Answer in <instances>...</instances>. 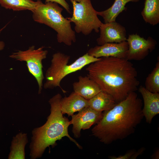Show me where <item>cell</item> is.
Returning a JSON list of instances; mask_svg holds the SVG:
<instances>
[{"instance_id":"6da1fadb","label":"cell","mask_w":159,"mask_h":159,"mask_svg":"<svg viewBox=\"0 0 159 159\" xmlns=\"http://www.w3.org/2000/svg\"><path fill=\"white\" fill-rule=\"evenodd\" d=\"M143 102L135 91L111 109L104 111L92 130V135L105 144L125 139L135 132L144 117Z\"/></svg>"},{"instance_id":"7a4b0ae2","label":"cell","mask_w":159,"mask_h":159,"mask_svg":"<svg viewBox=\"0 0 159 159\" xmlns=\"http://www.w3.org/2000/svg\"><path fill=\"white\" fill-rule=\"evenodd\" d=\"M86 70L87 76L102 91L111 95L117 103L137 90L140 84L136 69L126 59L101 57L89 64Z\"/></svg>"},{"instance_id":"3957f363","label":"cell","mask_w":159,"mask_h":159,"mask_svg":"<svg viewBox=\"0 0 159 159\" xmlns=\"http://www.w3.org/2000/svg\"><path fill=\"white\" fill-rule=\"evenodd\" d=\"M62 96L58 93L50 98V113L46 123L32 131L31 142L29 145L31 159L41 157L47 148L56 146L57 140L67 137L80 149L82 148L69 135L68 128L70 121L62 114L60 106Z\"/></svg>"},{"instance_id":"277c9868","label":"cell","mask_w":159,"mask_h":159,"mask_svg":"<svg viewBox=\"0 0 159 159\" xmlns=\"http://www.w3.org/2000/svg\"><path fill=\"white\" fill-rule=\"evenodd\" d=\"M62 10L56 3H43L40 0L32 11V17L34 21L47 25L57 32L58 42L70 46L76 41L75 32L72 28L70 21L62 16Z\"/></svg>"},{"instance_id":"5b68a950","label":"cell","mask_w":159,"mask_h":159,"mask_svg":"<svg viewBox=\"0 0 159 159\" xmlns=\"http://www.w3.org/2000/svg\"><path fill=\"white\" fill-rule=\"evenodd\" d=\"M52 57L51 65L46 72V81L44 87L45 89H53L58 87L64 93L66 91L62 88L60 83L64 77L81 69L85 66L97 61L100 58L95 57L87 53L73 63L68 64L70 59L69 55L58 52L54 54Z\"/></svg>"},{"instance_id":"8992f818","label":"cell","mask_w":159,"mask_h":159,"mask_svg":"<svg viewBox=\"0 0 159 159\" xmlns=\"http://www.w3.org/2000/svg\"><path fill=\"white\" fill-rule=\"evenodd\" d=\"M70 0L73 6V14L72 17L67 18L74 24L75 32L85 35H89L93 30L98 33L102 23L98 18L91 0H81L79 2Z\"/></svg>"},{"instance_id":"52a82bcc","label":"cell","mask_w":159,"mask_h":159,"mask_svg":"<svg viewBox=\"0 0 159 159\" xmlns=\"http://www.w3.org/2000/svg\"><path fill=\"white\" fill-rule=\"evenodd\" d=\"M44 47L35 49L34 46L25 51L19 50L13 53L9 57L20 61H25L29 72L36 79L39 87L38 93H41L43 86V75L42 61L47 57L48 52L44 50Z\"/></svg>"},{"instance_id":"ba28073f","label":"cell","mask_w":159,"mask_h":159,"mask_svg":"<svg viewBox=\"0 0 159 159\" xmlns=\"http://www.w3.org/2000/svg\"><path fill=\"white\" fill-rule=\"evenodd\" d=\"M126 41L128 48L126 59L129 61L143 59L155 49L157 44L152 37H149L146 39L137 34L129 35Z\"/></svg>"},{"instance_id":"9c48e42d","label":"cell","mask_w":159,"mask_h":159,"mask_svg":"<svg viewBox=\"0 0 159 159\" xmlns=\"http://www.w3.org/2000/svg\"><path fill=\"white\" fill-rule=\"evenodd\" d=\"M102 115V112H98L88 106L78 112L77 114L72 115L70 122L73 125L72 132L74 137L79 138L81 130L89 129L99 120Z\"/></svg>"},{"instance_id":"30bf717a","label":"cell","mask_w":159,"mask_h":159,"mask_svg":"<svg viewBox=\"0 0 159 159\" xmlns=\"http://www.w3.org/2000/svg\"><path fill=\"white\" fill-rule=\"evenodd\" d=\"M100 30V37L96 40L99 45L107 43H118L126 41L125 27L116 21L102 23Z\"/></svg>"},{"instance_id":"8fae6325","label":"cell","mask_w":159,"mask_h":159,"mask_svg":"<svg viewBox=\"0 0 159 159\" xmlns=\"http://www.w3.org/2000/svg\"><path fill=\"white\" fill-rule=\"evenodd\" d=\"M128 48L127 41L120 43H109L90 48L87 52L96 58L114 57L126 59Z\"/></svg>"},{"instance_id":"7c38bea8","label":"cell","mask_w":159,"mask_h":159,"mask_svg":"<svg viewBox=\"0 0 159 159\" xmlns=\"http://www.w3.org/2000/svg\"><path fill=\"white\" fill-rule=\"evenodd\" d=\"M138 91L143 100L142 112L146 122L150 124L153 117L159 113V93H153L140 86Z\"/></svg>"},{"instance_id":"4fadbf2b","label":"cell","mask_w":159,"mask_h":159,"mask_svg":"<svg viewBox=\"0 0 159 159\" xmlns=\"http://www.w3.org/2000/svg\"><path fill=\"white\" fill-rule=\"evenodd\" d=\"M78 81L72 84L74 92L89 100L102 91L99 85L88 76L78 77Z\"/></svg>"},{"instance_id":"5bb4252c","label":"cell","mask_w":159,"mask_h":159,"mask_svg":"<svg viewBox=\"0 0 159 159\" xmlns=\"http://www.w3.org/2000/svg\"><path fill=\"white\" fill-rule=\"evenodd\" d=\"M60 106L63 114H66L68 116H72L74 112L89 106L88 100L73 92L68 97L62 98Z\"/></svg>"},{"instance_id":"9a60e30c","label":"cell","mask_w":159,"mask_h":159,"mask_svg":"<svg viewBox=\"0 0 159 159\" xmlns=\"http://www.w3.org/2000/svg\"><path fill=\"white\" fill-rule=\"evenodd\" d=\"M88 102L89 107L100 112L110 110L116 104L111 95L102 91L89 100Z\"/></svg>"},{"instance_id":"2e32d148","label":"cell","mask_w":159,"mask_h":159,"mask_svg":"<svg viewBox=\"0 0 159 159\" xmlns=\"http://www.w3.org/2000/svg\"><path fill=\"white\" fill-rule=\"evenodd\" d=\"M28 142L26 133L20 132L13 137L10 148L9 159H24L25 148Z\"/></svg>"},{"instance_id":"e0dca14e","label":"cell","mask_w":159,"mask_h":159,"mask_svg":"<svg viewBox=\"0 0 159 159\" xmlns=\"http://www.w3.org/2000/svg\"><path fill=\"white\" fill-rule=\"evenodd\" d=\"M141 0H115L112 6L107 9L101 11H97V15L102 17L105 23L116 21L117 17L121 12L126 10L125 7L128 2H136Z\"/></svg>"},{"instance_id":"ac0fdd59","label":"cell","mask_w":159,"mask_h":159,"mask_svg":"<svg viewBox=\"0 0 159 159\" xmlns=\"http://www.w3.org/2000/svg\"><path fill=\"white\" fill-rule=\"evenodd\" d=\"M146 23L155 26L159 23V0H145L141 12Z\"/></svg>"},{"instance_id":"d6986e66","label":"cell","mask_w":159,"mask_h":159,"mask_svg":"<svg viewBox=\"0 0 159 159\" xmlns=\"http://www.w3.org/2000/svg\"><path fill=\"white\" fill-rule=\"evenodd\" d=\"M41 0H0L1 6L7 9L18 11L28 10L32 12L36 8Z\"/></svg>"},{"instance_id":"ffe728a7","label":"cell","mask_w":159,"mask_h":159,"mask_svg":"<svg viewBox=\"0 0 159 159\" xmlns=\"http://www.w3.org/2000/svg\"><path fill=\"white\" fill-rule=\"evenodd\" d=\"M145 87L151 92H159V60L151 72L146 78Z\"/></svg>"},{"instance_id":"44dd1931","label":"cell","mask_w":159,"mask_h":159,"mask_svg":"<svg viewBox=\"0 0 159 159\" xmlns=\"http://www.w3.org/2000/svg\"><path fill=\"white\" fill-rule=\"evenodd\" d=\"M49 2H54L59 4L62 6L69 13L71 14L69 5L65 0H45V3Z\"/></svg>"},{"instance_id":"7402d4cb","label":"cell","mask_w":159,"mask_h":159,"mask_svg":"<svg viewBox=\"0 0 159 159\" xmlns=\"http://www.w3.org/2000/svg\"><path fill=\"white\" fill-rule=\"evenodd\" d=\"M134 150L127 151L123 155H120L118 157L115 156H110L109 158L111 159H131V157L135 152Z\"/></svg>"},{"instance_id":"603a6c76","label":"cell","mask_w":159,"mask_h":159,"mask_svg":"<svg viewBox=\"0 0 159 159\" xmlns=\"http://www.w3.org/2000/svg\"><path fill=\"white\" fill-rule=\"evenodd\" d=\"M145 150V148H144L140 149L137 152L135 151L134 153L131 157V159H136L139 155L141 154Z\"/></svg>"},{"instance_id":"cb8c5ba5","label":"cell","mask_w":159,"mask_h":159,"mask_svg":"<svg viewBox=\"0 0 159 159\" xmlns=\"http://www.w3.org/2000/svg\"><path fill=\"white\" fill-rule=\"evenodd\" d=\"M151 158L153 159H159V149H157L153 153L152 156Z\"/></svg>"},{"instance_id":"d4e9b609","label":"cell","mask_w":159,"mask_h":159,"mask_svg":"<svg viewBox=\"0 0 159 159\" xmlns=\"http://www.w3.org/2000/svg\"><path fill=\"white\" fill-rule=\"evenodd\" d=\"M6 26H5L3 27L1 29H0V33H1V31L3 30V29ZM5 46V44L4 42L2 41H0V51L3 50Z\"/></svg>"},{"instance_id":"484cf974","label":"cell","mask_w":159,"mask_h":159,"mask_svg":"<svg viewBox=\"0 0 159 159\" xmlns=\"http://www.w3.org/2000/svg\"><path fill=\"white\" fill-rule=\"evenodd\" d=\"M72 0L74 1H75L77 2H79L81 0Z\"/></svg>"}]
</instances>
